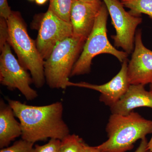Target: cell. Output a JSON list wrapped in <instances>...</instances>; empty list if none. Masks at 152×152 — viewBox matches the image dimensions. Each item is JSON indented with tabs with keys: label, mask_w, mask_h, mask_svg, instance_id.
<instances>
[{
	"label": "cell",
	"mask_w": 152,
	"mask_h": 152,
	"mask_svg": "<svg viewBox=\"0 0 152 152\" xmlns=\"http://www.w3.org/2000/svg\"><path fill=\"white\" fill-rule=\"evenodd\" d=\"M7 100L20 121L23 140L34 144L48 138L61 140L69 134V128L63 118L61 102L37 106L9 99Z\"/></svg>",
	"instance_id": "1"
},
{
	"label": "cell",
	"mask_w": 152,
	"mask_h": 152,
	"mask_svg": "<svg viewBox=\"0 0 152 152\" xmlns=\"http://www.w3.org/2000/svg\"><path fill=\"white\" fill-rule=\"evenodd\" d=\"M106 130L108 139L96 148L103 152H126L152 133V121L133 111L126 115L112 114Z\"/></svg>",
	"instance_id": "2"
},
{
	"label": "cell",
	"mask_w": 152,
	"mask_h": 152,
	"mask_svg": "<svg viewBox=\"0 0 152 152\" xmlns=\"http://www.w3.org/2000/svg\"><path fill=\"white\" fill-rule=\"evenodd\" d=\"M9 37L8 43L18 58L20 64L29 70L37 88L43 86L45 82V60L38 51L36 42L28 34L26 27L19 12L12 11L7 19Z\"/></svg>",
	"instance_id": "3"
},
{
	"label": "cell",
	"mask_w": 152,
	"mask_h": 152,
	"mask_svg": "<svg viewBox=\"0 0 152 152\" xmlns=\"http://www.w3.org/2000/svg\"><path fill=\"white\" fill-rule=\"evenodd\" d=\"M86 40L72 36L57 44L45 60V81L52 89H65L75 64L81 54Z\"/></svg>",
	"instance_id": "4"
},
{
	"label": "cell",
	"mask_w": 152,
	"mask_h": 152,
	"mask_svg": "<svg viewBox=\"0 0 152 152\" xmlns=\"http://www.w3.org/2000/svg\"><path fill=\"white\" fill-rule=\"evenodd\" d=\"M109 14L103 2L92 31L87 38L83 50L73 68L70 77L89 73L93 59L99 55H113L122 63L127 59V53L117 50L108 39L107 25Z\"/></svg>",
	"instance_id": "5"
},
{
	"label": "cell",
	"mask_w": 152,
	"mask_h": 152,
	"mask_svg": "<svg viewBox=\"0 0 152 152\" xmlns=\"http://www.w3.org/2000/svg\"><path fill=\"white\" fill-rule=\"evenodd\" d=\"M11 46L7 42L1 51L0 82L9 90L18 89L28 100L37 97V91L31 88L32 78L12 53Z\"/></svg>",
	"instance_id": "6"
},
{
	"label": "cell",
	"mask_w": 152,
	"mask_h": 152,
	"mask_svg": "<svg viewBox=\"0 0 152 152\" xmlns=\"http://www.w3.org/2000/svg\"><path fill=\"white\" fill-rule=\"evenodd\" d=\"M111 18L116 34L112 36L115 46L121 48L128 54L134 49L137 27L142 23L141 17L126 12L118 0H103Z\"/></svg>",
	"instance_id": "7"
},
{
	"label": "cell",
	"mask_w": 152,
	"mask_h": 152,
	"mask_svg": "<svg viewBox=\"0 0 152 152\" xmlns=\"http://www.w3.org/2000/svg\"><path fill=\"white\" fill-rule=\"evenodd\" d=\"M72 35L70 22L61 19L48 9L41 21L36 45L41 56L45 60L57 44Z\"/></svg>",
	"instance_id": "8"
},
{
	"label": "cell",
	"mask_w": 152,
	"mask_h": 152,
	"mask_svg": "<svg viewBox=\"0 0 152 152\" xmlns=\"http://www.w3.org/2000/svg\"><path fill=\"white\" fill-rule=\"evenodd\" d=\"M128 76L131 85L145 86L152 82V51L143 43L140 29L136 31L134 50L128 63Z\"/></svg>",
	"instance_id": "9"
},
{
	"label": "cell",
	"mask_w": 152,
	"mask_h": 152,
	"mask_svg": "<svg viewBox=\"0 0 152 152\" xmlns=\"http://www.w3.org/2000/svg\"><path fill=\"white\" fill-rule=\"evenodd\" d=\"M128 59L125 60L116 75L104 84L97 85L86 82L74 83L69 81L68 87H80L97 91L101 94L100 101L106 105L111 107L122 97L130 86L128 78Z\"/></svg>",
	"instance_id": "10"
},
{
	"label": "cell",
	"mask_w": 152,
	"mask_h": 152,
	"mask_svg": "<svg viewBox=\"0 0 152 152\" xmlns=\"http://www.w3.org/2000/svg\"><path fill=\"white\" fill-rule=\"evenodd\" d=\"M103 4L102 0L91 2L75 1L70 14L73 36L86 40L92 31Z\"/></svg>",
	"instance_id": "11"
},
{
	"label": "cell",
	"mask_w": 152,
	"mask_h": 152,
	"mask_svg": "<svg viewBox=\"0 0 152 152\" xmlns=\"http://www.w3.org/2000/svg\"><path fill=\"white\" fill-rule=\"evenodd\" d=\"M140 107L152 108V92L145 90L142 85H131L120 100L110 107L112 114L127 115Z\"/></svg>",
	"instance_id": "12"
},
{
	"label": "cell",
	"mask_w": 152,
	"mask_h": 152,
	"mask_svg": "<svg viewBox=\"0 0 152 152\" xmlns=\"http://www.w3.org/2000/svg\"><path fill=\"white\" fill-rule=\"evenodd\" d=\"M15 113L10 105L2 99L0 101V148L8 147L11 142L21 136L20 124L15 118Z\"/></svg>",
	"instance_id": "13"
},
{
	"label": "cell",
	"mask_w": 152,
	"mask_h": 152,
	"mask_svg": "<svg viewBox=\"0 0 152 152\" xmlns=\"http://www.w3.org/2000/svg\"><path fill=\"white\" fill-rule=\"evenodd\" d=\"M124 7L129 9V12L136 17L142 14L148 16L152 21V0H121Z\"/></svg>",
	"instance_id": "14"
},
{
	"label": "cell",
	"mask_w": 152,
	"mask_h": 152,
	"mask_svg": "<svg viewBox=\"0 0 152 152\" xmlns=\"http://www.w3.org/2000/svg\"><path fill=\"white\" fill-rule=\"evenodd\" d=\"M75 0H50L49 9L57 16L70 22L71 9Z\"/></svg>",
	"instance_id": "15"
},
{
	"label": "cell",
	"mask_w": 152,
	"mask_h": 152,
	"mask_svg": "<svg viewBox=\"0 0 152 152\" xmlns=\"http://www.w3.org/2000/svg\"><path fill=\"white\" fill-rule=\"evenodd\" d=\"M86 145L79 136L69 134L61 140L58 152H82Z\"/></svg>",
	"instance_id": "16"
},
{
	"label": "cell",
	"mask_w": 152,
	"mask_h": 152,
	"mask_svg": "<svg viewBox=\"0 0 152 152\" xmlns=\"http://www.w3.org/2000/svg\"><path fill=\"white\" fill-rule=\"evenodd\" d=\"M34 143L25 140L17 141L12 146L1 149L0 152H34Z\"/></svg>",
	"instance_id": "17"
},
{
	"label": "cell",
	"mask_w": 152,
	"mask_h": 152,
	"mask_svg": "<svg viewBox=\"0 0 152 152\" xmlns=\"http://www.w3.org/2000/svg\"><path fill=\"white\" fill-rule=\"evenodd\" d=\"M61 140L58 139H50L48 143L34 146V152H58Z\"/></svg>",
	"instance_id": "18"
},
{
	"label": "cell",
	"mask_w": 152,
	"mask_h": 152,
	"mask_svg": "<svg viewBox=\"0 0 152 152\" xmlns=\"http://www.w3.org/2000/svg\"><path fill=\"white\" fill-rule=\"evenodd\" d=\"M9 37L7 20L0 17V50H2L6 43L8 42Z\"/></svg>",
	"instance_id": "19"
},
{
	"label": "cell",
	"mask_w": 152,
	"mask_h": 152,
	"mask_svg": "<svg viewBox=\"0 0 152 152\" xmlns=\"http://www.w3.org/2000/svg\"><path fill=\"white\" fill-rule=\"evenodd\" d=\"M12 12L8 4L7 0H0V17L7 20Z\"/></svg>",
	"instance_id": "20"
},
{
	"label": "cell",
	"mask_w": 152,
	"mask_h": 152,
	"mask_svg": "<svg viewBox=\"0 0 152 152\" xmlns=\"http://www.w3.org/2000/svg\"><path fill=\"white\" fill-rule=\"evenodd\" d=\"M148 141L146 138L141 140L140 143L139 145L138 148L134 152H151L148 149L147 145Z\"/></svg>",
	"instance_id": "21"
},
{
	"label": "cell",
	"mask_w": 152,
	"mask_h": 152,
	"mask_svg": "<svg viewBox=\"0 0 152 152\" xmlns=\"http://www.w3.org/2000/svg\"><path fill=\"white\" fill-rule=\"evenodd\" d=\"M82 152H103L98 149L96 147H92L87 144L85 146Z\"/></svg>",
	"instance_id": "22"
},
{
	"label": "cell",
	"mask_w": 152,
	"mask_h": 152,
	"mask_svg": "<svg viewBox=\"0 0 152 152\" xmlns=\"http://www.w3.org/2000/svg\"><path fill=\"white\" fill-rule=\"evenodd\" d=\"M148 149L151 152H152V136L149 141L148 142V145H147Z\"/></svg>",
	"instance_id": "23"
},
{
	"label": "cell",
	"mask_w": 152,
	"mask_h": 152,
	"mask_svg": "<svg viewBox=\"0 0 152 152\" xmlns=\"http://www.w3.org/2000/svg\"><path fill=\"white\" fill-rule=\"evenodd\" d=\"M35 1L36 3L37 4L42 5H43L48 0H35Z\"/></svg>",
	"instance_id": "24"
},
{
	"label": "cell",
	"mask_w": 152,
	"mask_h": 152,
	"mask_svg": "<svg viewBox=\"0 0 152 152\" xmlns=\"http://www.w3.org/2000/svg\"><path fill=\"white\" fill-rule=\"evenodd\" d=\"M79 1H83L85 2H91L96 1V0H79Z\"/></svg>",
	"instance_id": "25"
},
{
	"label": "cell",
	"mask_w": 152,
	"mask_h": 152,
	"mask_svg": "<svg viewBox=\"0 0 152 152\" xmlns=\"http://www.w3.org/2000/svg\"><path fill=\"white\" fill-rule=\"evenodd\" d=\"M150 91L152 92V82L150 84Z\"/></svg>",
	"instance_id": "26"
},
{
	"label": "cell",
	"mask_w": 152,
	"mask_h": 152,
	"mask_svg": "<svg viewBox=\"0 0 152 152\" xmlns=\"http://www.w3.org/2000/svg\"><path fill=\"white\" fill-rule=\"evenodd\" d=\"M29 1H34V0H29Z\"/></svg>",
	"instance_id": "27"
}]
</instances>
